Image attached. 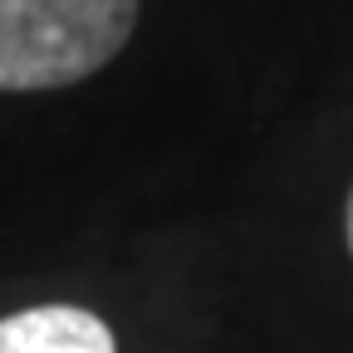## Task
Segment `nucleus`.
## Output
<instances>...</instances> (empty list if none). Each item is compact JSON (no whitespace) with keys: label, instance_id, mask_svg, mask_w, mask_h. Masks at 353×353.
Returning <instances> with one entry per match:
<instances>
[{"label":"nucleus","instance_id":"f257e3e1","mask_svg":"<svg viewBox=\"0 0 353 353\" xmlns=\"http://www.w3.org/2000/svg\"><path fill=\"white\" fill-rule=\"evenodd\" d=\"M143 0H0V94L94 79L123 54Z\"/></svg>","mask_w":353,"mask_h":353},{"label":"nucleus","instance_id":"f03ea898","mask_svg":"<svg viewBox=\"0 0 353 353\" xmlns=\"http://www.w3.org/2000/svg\"><path fill=\"white\" fill-rule=\"evenodd\" d=\"M0 353H118V343L94 309L34 304L0 319Z\"/></svg>","mask_w":353,"mask_h":353},{"label":"nucleus","instance_id":"7ed1b4c3","mask_svg":"<svg viewBox=\"0 0 353 353\" xmlns=\"http://www.w3.org/2000/svg\"><path fill=\"white\" fill-rule=\"evenodd\" d=\"M343 236H348V255H353V187H348V201H343Z\"/></svg>","mask_w":353,"mask_h":353}]
</instances>
